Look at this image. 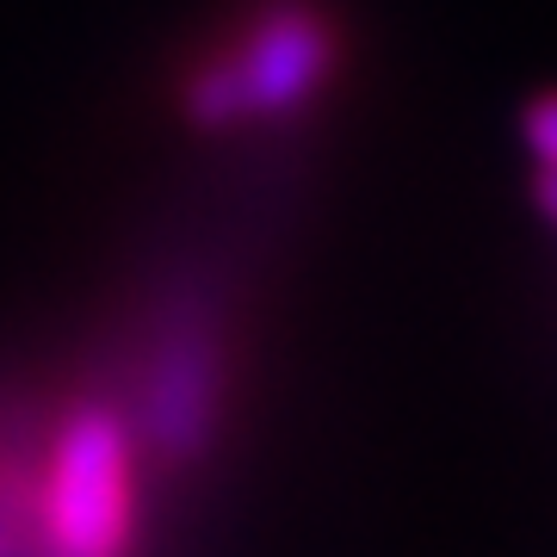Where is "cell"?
<instances>
[{
    "label": "cell",
    "instance_id": "1",
    "mask_svg": "<svg viewBox=\"0 0 557 557\" xmlns=\"http://www.w3.org/2000/svg\"><path fill=\"white\" fill-rule=\"evenodd\" d=\"M44 557H131L137 545V434L119 403H81L38 471Z\"/></svg>",
    "mask_w": 557,
    "mask_h": 557
},
{
    "label": "cell",
    "instance_id": "2",
    "mask_svg": "<svg viewBox=\"0 0 557 557\" xmlns=\"http://www.w3.org/2000/svg\"><path fill=\"white\" fill-rule=\"evenodd\" d=\"M335 69V32L317 7L304 0H273L230 50L193 69L186 81V119L199 131H230L248 119H285L322 94Z\"/></svg>",
    "mask_w": 557,
    "mask_h": 557
},
{
    "label": "cell",
    "instance_id": "3",
    "mask_svg": "<svg viewBox=\"0 0 557 557\" xmlns=\"http://www.w3.org/2000/svg\"><path fill=\"white\" fill-rule=\"evenodd\" d=\"M131 434L161 465H199L223 428V329L211 304L186 298L156 329L131 397Z\"/></svg>",
    "mask_w": 557,
    "mask_h": 557
},
{
    "label": "cell",
    "instance_id": "4",
    "mask_svg": "<svg viewBox=\"0 0 557 557\" xmlns=\"http://www.w3.org/2000/svg\"><path fill=\"white\" fill-rule=\"evenodd\" d=\"M520 137H527V149H533L539 174H557V94H539V100L527 106Z\"/></svg>",
    "mask_w": 557,
    "mask_h": 557
},
{
    "label": "cell",
    "instance_id": "5",
    "mask_svg": "<svg viewBox=\"0 0 557 557\" xmlns=\"http://www.w3.org/2000/svg\"><path fill=\"white\" fill-rule=\"evenodd\" d=\"M533 199H539V211L557 223V174H539V180H533Z\"/></svg>",
    "mask_w": 557,
    "mask_h": 557
}]
</instances>
